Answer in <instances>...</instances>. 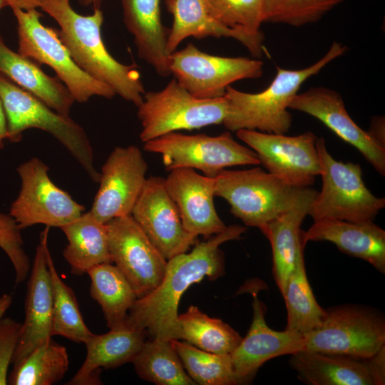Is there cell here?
Masks as SVG:
<instances>
[{"instance_id": "obj_10", "label": "cell", "mask_w": 385, "mask_h": 385, "mask_svg": "<svg viewBox=\"0 0 385 385\" xmlns=\"http://www.w3.org/2000/svg\"><path fill=\"white\" fill-rule=\"evenodd\" d=\"M143 149L161 155L168 171L191 168L212 178L228 167L260 164L256 153L235 141L230 132L216 136L172 132L144 143Z\"/></svg>"}, {"instance_id": "obj_35", "label": "cell", "mask_w": 385, "mask_h": 385, "mask_svg": "<svg viewBox=\"0 0 385 385\" xmlns=\"http://www.w3.org/2000/svg\"><path fill=\"white\" fill-rule=\"evenodd\" d=\"M170 343L190 377L196 384L232 385L239 384L230 354L206 351L178 339Z\"/></svg>"}, {"instance_id": "obj_28", "label": "cell", "mask_w": 385, "mask_h": 385, "mask_svg": "<svg viewBox=\"0 0 385 385\" xmlns=\"http://www.w3.org/2000/svg\"><path fill=\"white\" fill-rule=\"evenodd\" d=\"M60 229L68 240L63 255L73 274L82 275L94 266L112 263L106 225L90 211Z\"/></svg>"}, {"instance_id": "obj_13", "label": "cell", "mask_w": 385, "mask_h": 385, "mask_svg": "<svg viewBox=\"0 0 385 385\" xmlns=\"http://www.w3.org/2000/svg\"><path fill=\"white\" fill-rule=\"evenodd\" d=\"M237 137L253 150L268 173L298 188H308L320 175L321 162L311 131L298 135L239 130Z\"/></svg>"}, {"instance_id": "obj_18", "label": "cell", "mask_w": 385, "mask_h": 385, "mask_svg": "<svg viewBox=\"0 0 385 385\" xmlns=\"http://www.w3.org/2000/svg\"><path fill=\"white\" fill-rule=\"evenodd\" d=\"M289 109L305 113L320 120L341 139L356 148L377 173L385 175V148L352 120L337 91L327 87H312L297 93Z\"/></svg>"}, {"instance_id": "obj_31", "label": "cell", "mask_w": 385, "mask_h": 385, "mask_svg": "<svg viewBox=\"0 0 385 385\" xmlns=\"http://www.w3.org/2000/svg\"><path fill=\"white\" fill-rule=\"evenodd\" d=\"M69 366L66 348L52 339L32 350L13 366L8 376L11 385H51L61 381Z\"/></svg>"}, {"instance_id": "obj_33", "label": "cell", "mask_w": 385, "mask_h": 385, "mask_svg": "<svg viewBox=\"0 0 385 385\" xmlns=\"http://www.w3.org/2000/svg\"><path fill=\"white\" fill-rule=\"evenodd\" d=\"M132 363L138 376L158 385H195L170 341L150 339Z\"/></svg>"}, {"instance_id": "obj_30", "label": "cell", "mask_w": 385, "mask_h": 385, "mask_svg": "<svg viewBox=\"0 0 385 385\" xmlns=\"http://www.w3.org/2000/svg\"><path fill=\"white\" fill-rule=\"evenodd\" d=\"M177 339L215 354H231L242 337L228 324L191 305L178 315Z\"/></svg>"}, {"instance_id": "obj_11", "label": "cell", "mask_w": 385, "mask_h": 385, "mask_svg": "<svg viewBox=\"0 0 385 385\" xmlns=\"http://www.w3.org/2000/svg\"><path fill=\"white\" fill-rule=\"evenodd\" d=\"M48 170L38 158H30L16 168L21 188L9 214L21 230L37 224L61 228L84 212L83 205L53 183Z\"/></svg>"}, {"instance_id": "obj_43", "label": "cell", "mask_w": 385, "mask_h": 385, "mask_svg": "<svg viewBox=\"0 0 385 385\" xmlns=\"http://www.w3.org/2000/svg\"><path fill=\"white\" fill-rule=\"evenodd\" d=\"M11 303L12 297L10 294H4L0 297V320L10 307Z\"/></svg>"}, {"instance_id": "obj_5", "label": "cell", "mask_w": 385, "mask_h": 385, "mask_svg": "<svg viewBox=\"0 0 385 385\" xmlns=\"http://www.w3.org/2000/svg\"><path fill=\"white\" fill-rule=\"evenodd\" d=\"M0 99L6 119V140L19 142L23 132L29 128L46 131L67 149L93 182L98 183L101 174L94 166L90 140L78 123L1 76Z\"/></svg>"}, {"instance_id": "obj_39", "label": "cell", "mask_w": 385, "mask_h": 385, "mask_svg": "<svg viewBox=\"0 0 385 385\" xmlns=\"http://www.w3.org/2000/svg\"><path fill=\"white\" fill-rule=\"evenodd\" d=\"M22 323L9 317L0 320V385L8 384L9 367L19 340Z\"/></svg>"}, {"instance_id": "obj_29", "label": "cell", "mask_w": 385, "mask_h": 385, "mask_svg": "<svg viewBox=\"0 0 385 385\" xmlns=\"http://www.w3.org/2000/svg\"><path fill=\"white\" fill-rule=\"evenodd\" d=\"M90 294L101 306L110 329L126 326L128 314L138 299L130 284L112 263H103L89 269Z\"/></svg>"}, {"instance_id": "obj_38", "label": "cell", "mask_w": 385, "mask_h": 385, "mask_svg": "<svg viewBox=\"0 0 385 385\" xmlns=\"http://www.w3.org/2000/svg\"><path fill=\"white\" fill-rule=\"evenodd\" d=\"M0 248L12 264L16 283L23 282L29 274L31 266L24 247L21 230L9 214L1 212Z\"/></svg>"}, {"instance_id": "obj_1", "label": "cell", "mask_w": 385, "mask_h": 385, "mask_svg": "<svg viewBox=\"0 0 385 385\" xmlns=\"http://www.w3.org/2000/svg\"><path fill=\"white\" fill-rule=\"evenodd\" d=\"M246 226L234 225L197 243L188 253L167 260L165 272L159 285L138 298L128 312L126 327L143 330L150 339H177L178 304L183 293L205 277L215 280L225 274V258L220 246L239 240Z\"/></svg>"}, {"instance_id": "obj_2", "label": "cell", "mask_w": 385, "mask_h": 385, "mask_svg": "<svg viewBox=\"0 0 385 385\" xmlns=\"http://www.w3.org/2000/svg\"><path fill=\"white\" fill-rule=\"evenodd\" d=\"M40 8L58 23L60 40L83 71L135 106L141 103L145 91L140 73L135 64H123L108 52L101 35L100 6L87 16L76 12L69 0H46Z\"/></svg>"}, {"instance_id": "obj_19", "label": "cell", "mask_w": 385, "mask_h": 385, "mask_svg": "<svg viewBox=\"0 0 385 385\" xmlns=\"http://www.w3.org/2000/svg\"><path fill=\"white\" fill-rule=\"evenodd\" d=\"M50 227L40 234L25 299V319L11 364L19 363L37 346L53 337V297L50 273L46 262Z\"/></svg>"}, {"instance_id": "obj_21", "label": "cell", "mask_w": 385, "mask_h": 385, "mask_svg": "<svg viewBox=\"0 0 385 385\" xmlns=\"http://www.w3.org/2000/svg\"><path fill=\"white\" fill-rule=\"evenodd\" d=\"M252 294L253 318L245 338L230 354L239 384L250 381L267 361L301 350L303 334L287 329L273 330L265 322L266 307L258 298L256 286Z\"/></svg>"}, {"instance_id": "obj_23", "label": "cell", "mask_w": 385, "mask_h": 385, "mask_svg": "<svg viewBox=\"0 0 385 385\" xmlns=\"http://www.w3.org/2000/svg\"><path fill=\"white\" fill-rule=\"evenodd\" d=\"M165 4L173 18L167 42L170 54L189 37H225L237 40L255 57L262 56L264 38L247 36L225 27L211 15L205 0H165Z\"/></svg>"}, {"instance_id": "obj_25", "label": "cell", "mask_w": 385, "mask_h": 385, "mask_svg": "<svg viewBox=\"0 0 385 385\" xmlns=\"http://www.w3.org/2000/svg\"><path fill=\"white\" fill-rule=\"evenodd\" d=\"M143 330L128 327L110 329L103 334H93L83 343L86 347L85 360L69 385L101 384V369H113L132 362L146 340Z\"/></svg>"}, {"instance_id": "obj_7", "label": "cell", "mask_w": 385, "mask_h": 385, "mask_svg": "<svg viewBox=\"0 0 385 385\" xmlns=\"http://www.w3.org/2000/svg\"><path fill=\"white\" fill-rule=\"evenodd\" d=\"M227 111L225 96L197 98L173 78L162 90L145 93L138 106L140 139L145 143L172 132L222 124Z\"/></svg>"}, {"instance_id": "obj_15", "label": "cell", "mask_w": 385, "mask_h": 385, "mask_svg": "<svg viewBox=\"0 0 385 385\" xmlns=\"http://www.w3.org/2000/svg\"><path fill=\"white\" fill-rule=\"evenodd\" d=\"M148 164L138 146L115 147L104 163L89 210L99 222L131 215L147 180Z\"/></svg>"}, {"instance_id": "obj_42", "label": "cell", "mask_w": 385, "mask_h": 385, "mask_svg": "<svg viewBox=\"0 0 385 385\" xmlns=\"http://www.w3.org/2000/svg\"><path fill=\"white\" fill-rule=\"evenodd\" d=\"M7 137L6 119L4 109L0 99V150L4 146V141Z\"/></svg>"}, {"instance_id": "obj_6", "label": "cell", "mask_w": 385, "mask_h": 385, "mask_svg": "<svg viewBox=\"0 0 385 385\" xmlns=\"http://www.w3.org/2000/svg\"><path fill=\"white\" fill-rule=\"evenodd\" d=\"M321 162L322 190L309 211L314 221L332 218L351 222L373 221L385 207L384 197H376L365 185L358 163L336 160L323 138L317 139Z\"/></svg>"}, {"instance_id": "obj_34", "label": "cell", "mask_w": 385, "mask_h": 385, "mask_svg": "<svg viewBox=\"0 0 385 385\" xmlns=\"http://www.w3.org/2000/svg\"><path fill=\"white\" fill-rule=\"evenodd\" d=\"M46 262L53 297L52 334L60 335L75 343H84L93 333L84 322L73 290L59 276L48 246Z\"/></svg>"}, {"instance_id": "obj_16", "label": "cell", "mask_w": 385, "mask_h": 385, "mask_svg": "<svg viewBox=\"0 0 385 385\" xmlns=\"http://www.w3.org/2000/svg\"><path fill=\"white\" fill-rule=\"evenodd\" d=\"M131 215L167 260L186 252L196 242L185 229L161 177L147 178Z\"/></svg>"}, {"instance_id": "obj_8", "label": "cell", "mask_w": 385, "mask_h": 385, "mask_svg": "<svg viewBox=\"0 0 385 385\" xmlns=\"http://www.w3.org/2000/svg\"><path fill=\"white\" fill-rule=\"evenodd\" d=\"M10 7L17 21L18 53L50 66L75 101L85 103L96 96L111 99L116 95L109 86L89 76L74 62L57 29L44 26L36 9Z\"/></svg>"}, {"instance_id": "obj_20", "label": "cell", "mask_w": 385, "mask_h": 385, "mask_svg": "<svg viewBox=\"0 0 385 385\" xmlns=\"http://www.w3.org/2000/svg\"><path fill=\"white\" fill-rule=\"evenodd\" d=\"M164 183L189 233L207 239L227 227L215 207L214 178L180 168L170 170Z\"/></svg>"}, {"instance_id": "obj_26", "label": "cell", "mask_w": 385, "mask_h": 385, "mask_svg": "<svg viewBox=\"0 0 385 385\" xmlns=\"http://www.w3.org/2000/svg\"><path fill=\"white\" fill-rule=\"evenodd\" d=\"M34 60L14 52L0 34V76L33 94L57 113L69 116L75 102L57 77L48 76Z\"/></svg>"}, {"instance_id": "obj_22", "label": "cell", "mask_w": 385, "mask_h": 385, "mask_svg": "<svg viewBox=\"0 0 385 385\" xmlns=\"http://www.w3.org/2000/svg\"><path fill=\"white\" fill-rule=\"evenodd\" d=\"M305 246L309 241H328L342 252L361 259L385 273V231L373 221L351 222L324 218L302 230Z\"/></svg>"}, {"instance_id": "obj_17", "label": "cell", "mask_w": 385, "mask_h": 385, "mask_svg": "<svg viewBox=\"0 0 385 385\" xmlns=\"http://www.w3.org/2000/svg\"><path fill=\"white\" fill-rule=\"evenodd\" d=\"M289 364L309 385L385 384V346L369 358L300 350L290 354Z\"/></svg>"}, {"instance_id": "obj_41", "label": "cell", "mask_w": 385, "mask_h": 385, "mask_svg": "<svg viewBox=\"0 0 385 385\" xmlns=\"http://www.w3.org/2000/svg\"><path fill=\"white\" fill-rule=\"evenodd\" d=\"M46 0H6L8 6H16L24 10L40 8Z\"/></svg>"}, {"instance_id": "obj_4", "label": "cell", "mask_w": 385, "mask_h": 385, "mask_svg": "<svg viewBox=\"0 0 385 385\" xmlns=\"http://www.w3.org/2000/svg\"><path fill=\"white\" fill-rule=\"evenodd\" d=\"M215 179V196L225 199L230 212L246 227L262 231L272 220L316 197L310 187L293 186L260 167L220 171Z\"/></svg>"}, {"instance_id": "obj_24", "label": "cell", "mask_w": 385, "mask_h": 385, "mask_svg": "<svg viewBox=\"0 0 385 385\" xmlns=\"http://www.w3.org/2000/svg\"><path fill=\"white\" fill-rule=\"evenodd\" d=\"M161 0H121L123 22L133 35L138 56L162 77L170 75L169 30L161 21Z\"/></svg>"}, {"instance_id": "obj_32", "label": "cell", "mask_w": 385, "mask_h": 385, "mask_svg": "<svg viewBox=\"0 0 385 385\" xmlns=\"http://www.w3.org/2000/svg\"><path fill=\"white\" fill-rule=\"evenodd\" d=\"M282 296L287 312L285 329L304 334L321 325L326 310L317 303L309 283L304 255L297 260Z\"/></svg>"}, {"instance_id": "obj_45", "label": "cell", "mask_w": 385, "mask_h": 385, "mask_svg": "<svg viewBox=\"0 0 385 385\" xmlns=\"http://www.w3.org/2000/svg\"><path fill=\"white\" fill-rule=\"evenodd\" d=\"M8 6L6 0H0V9Z\"/></svg>"}, {"instance_id": "obj_44", "label": "cell", "mask_w": 385, "mask_h": 385, "mask_svg": "<svg viewBox=\"0 0 385 385\" xmlns=\"http://www.w3.org/2000/svg\"><path fill=\"white\" fill-rule=\"evenodd\" d=\"M79 3L84 6L93 5L94 7L101 6L102 0H78Z\"/></svg>"}, {"instance_id": "obj_9", "label": "cell", "mask_w": 385, "mask_h": 385, "mask_svg": "<svg viewBox=\"0 0 385 385\" xmlns=\"http://www.w3.org/2000/svg\"><path fill=\"white\" fill-rule=\"evenodd\" d=\"M325 310L321 325L303 334L301 350L369 358L385 346V318L379 311L357 304Z\"/></svg>"}, {"instance_id": "obj_37", "label": "cell", "mask_w": 385, "mask_h": 385, "mask_svg": "<svg viewBox=\"0 0 385 385\" xmlns=\"http://www.w3.org/2000/svg\"><path fill=\"white\" fill-rule=\"evenodd\" d=\"M211 15L225 27L243 35L264 38L261 0H205Z\"/></svg>"}, {"instance_id": "obj_14", "label": "cell", "mask_w": 385, "mask_h": 385, "mask_svg": "<svg viewBox=\"0 0 385 385\" xmlns=\"http://www.w3.org/2000/svg\"><path fill=\"white\" fill-rule=\"evenodd\" d=\"M112 263L141 298L161 282L167 260L153 245L131 215L106 223Z\"/></svg>"}, {"instance_id": "obj_3", "label": "cell", "mask_w": 385, "mask_h": 385, "mask_svg": "<svg viewBox=\"0 0 385 385\" xmlns=\"http://www.w3.org/2000/svg\"><path fill=\"white\" fill-rule=\"evenodd\" d=\"M346 50L345 45L333 42L327 52L309 66L296 70L277 66L274 78L260 93L243 92L228 86L225 94L228 111L223 125L232 132L245 129L287 133L292 124L289 106L301 86Z\"/></svg>"}, {"instance_id": "obj_27", "label": "cell", "mask_w": 385, "mask_h": 385, "mask_svg": "<svg viewBox=\"0 0 385 385\" xmlns=\"http://www.w3.org/2000/svg\"><path fill=\"white\" fill-rule=\"evenodd\" d=\"M312 202L282 213L261 231L272 247V274L282 295L297 260L304 255L305 246L301 238V225L309 215Z\"/></svg>"}, {"instance_id": "obj_12", "label": "cell", "mask_w": 385, "mask_h": 385, "mask_svg": "<svg viewBox=\"0 0 385 385\" xmlns=\"http://www.w3.org/2000/svg\"><path fill=\"white\" fill-rule=\"evenodd\" d=\"M264 63L247 57H225L207 53L192 43L169 56V71L192 96L222 97L235 81L260 78Z\"/></svg>"}, {"instance_id": "obj_36", "label": "cell", "mask_w": 385, "mask_h": 385, "mask_svg": "<svg viewBox=\"0 0 385 385\" xmlns=\"http://www.w3.org/2000/svg\"><path fill=\"white\" fill-rule=\"evenodd\" d=\"M263 23L302 26L314 23L344 0H261Z\"/></svg>"}, {"instance_id": "obj_40", "label": "cell", "mask_w": 385, "mask_h": 385, "mask_svg": "<svg viewBox=\"0 0 385 385\" xmlns=\"http://www.w3.org/2000/svg\"><path fill=\"white\" fill-rule=\"evenodd\" d=\"M385 123L384 117H374L371 120L368 133L382 147L385 148Z\"/></svg>"}]
</instances>
